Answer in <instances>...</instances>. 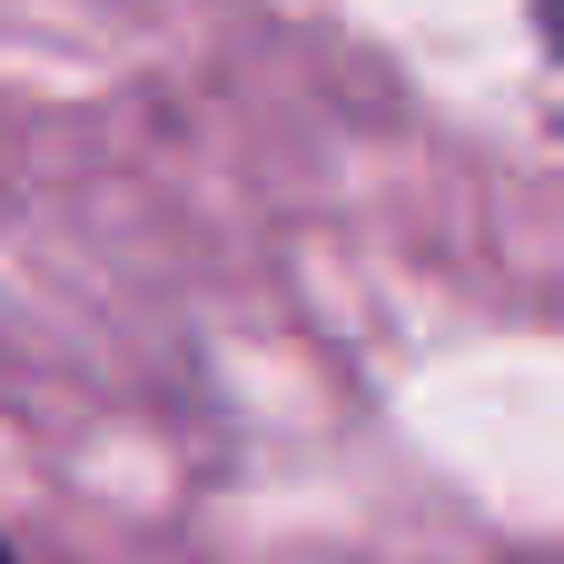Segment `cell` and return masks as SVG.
<instances>
[{
	"instance_id": "1",
	"label": "cell",
	"mask_w": 564,
	"mask_h": 564,
	"mask_svg": "<svg viewBox=\"0 0 564 564\" xmlns=\"http://www.w3.org/2000/svg\"><path fill=\"white\" fill-rule=\"evenodd\" d=\"M545 40H555V50H564V0H545Z\"/></svg>"
},
{
	"instance_id": "2",
	"label": "cell",
	"mask_w": 564,
	"mask_h": 564,
	"mask_svg": "<svg viewBox=\"0 0 564 564\" xmlns=\"http://www.w3.org/2000/svg\"><path fill=\"white\" fill-rule=\"evenodd\" d=\"M0 564H10V555H0Z\"/></svg>"
}]
</instances>
